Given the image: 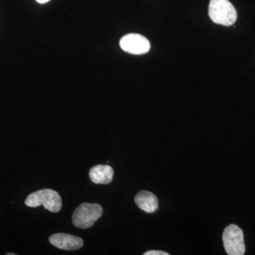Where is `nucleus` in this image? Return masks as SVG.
<instances>
[{"mask_svg":"<svg viewBox=\"0 0 255 255\" xmlns=\"http://www.w3.org/2000/svg\"><path fill=\"white\" fill-rule=\"evenodd\" d=\"M38 3H41V4H44V3L48 2L50 0H36Z\"/></svg>","mask_w":255,"mask_h":255,"instance_id":"9d476101","label":"nucleus"},{"mask_svg":"<svg viewBox=\"0 0 255 255\" xmlns=\"http://www.w3.org/2000/svg\"><path fill=\"white\" fill-rule=\"evenodd\" d=\"M210 18L217 24L232 26L237 20V11L228 0H211L209 3Z\"/></svg>","mask_w":255,"mask_h":255,"instance_id":"f257e3e1","label":"nucleus"},{"mask_svg":"<svg viewBox=\"0 0 255 255\" xmlns=\"http://www.w3.org/2000/svg\"><path fill=\"white\" fill-rule=\"evenodd\" d=\"M103 209L98 204L83 203L75 209L73 214V223L75 227L87 229L92 227L102 216Z\"/></svg>","mask_w":255,"mask_h":255,"instance_id":"7ed1b4c3","label":"nucleus"},{"mask_svg":"<svg viewBox=\"0 0 255 255\" xmlns=\"http://www.w3.org/2000/svg\"><path fill=\"white\" fill-rule=\"evenodd\" d=\"M144 255H169L168 253L163 251H150L146 252L144 253Z\"/></svg>","mask_w":255,"mask_h":255,"instance_id":"1a4fd4ad","label":"nucleus"},{"mask_svg":"<svg viewBox=\"0 0 255 255\" xmlns=\"http://www.w3.org/2000/svg\"><path fill=\"white\" fill-rule=\"evenodd\" d=\"M89 175L95 184H108L113 180L114 169L109 165L98 164L90 169Z\"/></svg>","mask_w":255,"mask_h":255,"instance_id":"0eeeda50","label":"nucleus"},{"mask_svg":"<svg viewBox=\"0 0 255 255\" xmlns=\"http://www.w3.org/2000/svg\"><path fill=\"white\" fill-rule=\"evenodd\" d=\"M50 244L64 251H76L83 246L81 238L67 233H56L49 238Z\"/></svg>","mask_w":255,"mask_h":255,"instance_id":"423d86ee","label":"nucleus"},{"mask_svg":"<svg viewBox=\"0 0 255 255\" xmlns=\"http://www.w3.org/2000/svg\"><path fill=\"white\" fill-rule=\"evenodd\" d=\"M120 46L124 51L132 55L145 54L150 48L148 40L137 33H129L122 37Z\"/></svg>","mask_w":255,"mask_h":255,"instance_id":"39448f33","label":"nucleus"},{"mask_svg":"<svg viewBox=\"0 0 255 255\" xmlns=\"http://www.w3.org/2000/svg\"><path fill=\"white\" fill-rule=\"evenodd\" d=\"M135 202L139 209L147 214L155 212L158 209V200L150 191H140L135 197Z\"/></svg>","mask_w":255,"mask_h":255,"instance_id":"6e6552de","label":"nucleus"},{"mask_svg":"<svg viewBox=\"0 0 255 255\" xmlns=\"http://www.w3.org/2000/svg\"><path fill=\"white\" fill-rule=\"evenodd\" d=\"M225 251L229 255H243L246 253L244 235L241 228L235 224L228 226L223 234Z\"/></svg>","mask_w":255,"mask_h":255,"instance_id":"20e7f679","label":"nucleus"},{"mask_svg":"<svg viewBox=\"0 0 255 255\" xmlns=\"http://www.w3.org/2000/svg\"><path fill=\"white\" fill-rule=\"evenodd\" d=\"M6 255H16V254H14V253H7Z\"/></svg>","mask_w":255,"mask_h":255,"instance_id":"9b49d317","label":"nucleus"},{"mask_svg":"<svg viewBox=\"0 0 255 255\" xmlns=\"http://www.w3.org/2000/svg\"><path fill=\"white\" fill-rule=\"evenodd\" d=\"M28 207H38L43 205L50 212L57 213L62 207V199L57 191L50 189H41L29 194L25 201Z\"/></svg>","mask_w":255,"mask_h":255,"instance_id":"f03ea898","label":"nucleus"}]
</instances>
